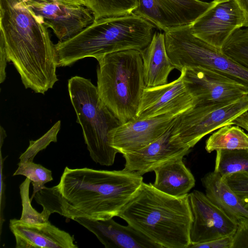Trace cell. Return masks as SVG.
<instances>
[{"instance_id": "6da1fadb", "label": "cell", "mask_w": 248, "mask_h": 248, "mask_svg": "<svg viewBox=\"0 0 248 248\" xmlns=\"http://www.w3.org/2000/svg\"><path fill=\"white\" fill-rule=\"evenodd\" d=\"M143 182L142 175L119 170L66 167L59 184L44 186L34 198L43 209L73 220L118 217Z\"/></svg>"}, {"instance_id": "7a4b0ae2", "label": "cell", "mask_w": 248, "mask_h": 248, "mask_svg": "<svg viewBox=\"0 0 248 248\" xmlns=\"http://www.w3.org/2000/svg\"><path fill=\"white\" fill-rule=\"evenodd\" d=\"M0 39L26 89L44 94L58 80L55 45L25 0H0Z\"/></svg>"}, {"instance_id": "3957f363", "label": "cell", "mask_w": 248, "mask_h": 248, "mask_svg": "<svg viewBox=\"0 0 248 248\" xmlns=\"http://www.w3.org/2000/svg\"><path fill=\"white\" fill-rule=\"evenodd\" d=\"M188 195L171 196L143 182L118 217L161 248H188L193 217Z\"/></svg>"}, {"instance_id": "277c9868", "label": "cell", "mask_w": 248, "mask_h": 248, "mask_svg": "<svg viewBox=\"0 0 248 248\" xmlns=\"http://www.w3.org/2000/svg\"><path fill=\"white\" fill-rule=\"evenodd\" d=\"M155 27L133 13L96 19L72 38L55 44L58 66H69L87 57L128 49L141 51L150 43Z\"/></svg>"}, {"instance_id": "5b68a950", "label": "cell", "mask_w": 248, "mask_h": 248, "mask_svg": "<svg viewBox=\"0 0 248 248\" xmlns=\"http://www.w3.org/2000/svg\"><path fill=\"white\" fill-rule=\"evenodd\" d=\"M97 60L100 99L121 124L134 119L145 88L140 51L125 50Z\"/></svg>"}, {"instance_id": "8992f818", "label": "cell", "mask_w": 248, "mask_h": 248, "mask_svg": "<svg viewBox=\"0 0 248 248\" xmlns=\"http://www.w3.org/2000/svg\"><path fill=\"white\" fill-rule=\"evenodd\" d=\"M68 91L91 158L101 165L111 166L118 152L110 145L109 134L121 124L103 103L90 80L73 77L68 80Z\"/></svg>"}, {"instance_id": "52a82bcc", "label": "cell", "mask_w": 248, "mask_h": 248, "mask_svg": "<svg viewBox=\"0 0 248 248\" xmlns=\"http://www.w3.org/2000/svg\"><path fill=\"white\" fill-rule=\"evenodd\" d=\"M189 25L164 32L167 52L175 69L180 71L184 68L213 70L248 89V69L194 36Z\"/></svg>"}, {"instance_id": "ba28073f", "label": "cell", "mask_w": 248, "mask_h": 248, "mask_svg": "<svg viewBox=\"0 0 248 248\" xmlns=\"http://www.w3.org/2000/svg\"><path fill=\"white\" fill-rule=\"evenodd\" d=\"M248 109V95L229 102L196 105L177 116L170 141L190 149L202 138L231 123Z\"/></svg>"}, {"instance_id": "9c48e42d", "label": "cell", "mask_w": 248, "mask_h": 248, "mask_svg": "<svg viewBox=\"0 0 248 248\" xmlns=\"http://www.w3.org/2000/svg\"><path fill=\"white\" fill-rule=\"evenodd\" d=\"M213 1L189 29L194 36L221 50L232 34L243 28L244 16L235 0Z\"/></svg>"}, {"instance_id": "30bf717a", "label": "cell", "mask_w": 248, "mask_h": 248, "mask_svg": "<svg viewBox=\"0 0 248 248\" xmlns=\"http://www.w3.org/2000/svg\"><path fill=\"white\" fill-rule=\"evenodd\" d=\"M180 72L196 105L232 102L248 95L244 85L216 71L184 68Z\"/></svg>"}, {"instance_id": "8fae6325", "label": "cell", "mask_w": 248, "mask_h": 248, "mask_svg": "<svg viewBox=\"0 0 248 248\" xmlns=\"http://www.w3.org/2000/svg\"><path fill=\"white\" fill-rule=\"evenodd\" d=\"M133 13L146 19L159 31L189 25L213 4L202 0H138Z\"/></svg>"}, {"instance_id": "7c38bea8", "label": "cell", "mask_w": 248, "mask_h": 248, "mask_svg": "<svg viewBox=\"0 0 248 248\" xmlns=\"http://www.w3.org/2000/svg\"><path fill=\"white\" fill-rule=\"evenodd\" d=\"M27 5L52 29L59 42L66 41L92 24V12L81 4L57 1L25 0Z\"/></svg>"}, {"instance_id": "4fadbf2b", "label": "cell", "mask_w": 248, "mask_h": 248, "mask_svg": "<svg viewBox=\"0 0 248 248\" xmlns=\"http://www.w3.org/2000/svg\"><path fill=\"white\" fill-rule=\"evenodd\" d=\"M188 195L193 217L190 230V244L234 234L237 224L205 194L194 190Z\"/></svg>"}, {"instance_id": "5bb4252c", "label": "cell", "mask_w": 248, "mask_h": 248, "mask_svg": "<svg viewBox=\"0 0 248 248\" xmlns=\"http://www.w3.org/2000/svg\"><path fill=\"white\" fill-rule=\"evenodd\" d=\"M196 105L182 76L166 84L145 87L135 119H145L167 114L179 115Z\"/></svg>"}, {"instance_id": "9a60e30c", "label": "cell", "mask_w": 248, "mask_h": 248, "mask_svg": "<svg viewBox=\"0 0 248 248\" xmlns=\"http://www.w3.org/2000/svg\"><path fill=\"white\" fill-rule=\"evenodd\" d=\"M178 115L167 114L145 119H133L121 124L109 134L110 146L123 155L136 151L160 137Z\"/></svg>"}, {"instance_id": "2e32d148", "label": "cell", "mask_w": 248, "mask_h": 248, "mask_svg": "<svg viewBox=\"0 0 248 248\" xmlns=\"http://www.w3.org/2000/svg\"><path fill=\"white\" fill-rule=\"evenodd\" d=\"M9 228L16 248H77L75 239L48 221L29 224L16 218L10 220Z\"/></svg>"}, {"instance_id": "e0dca14e", "label": "cell", "mask_w": 248, "mask_h": 248, "mask_svg": "<svg viewBox=\"0 0 248 248\" xmlns=\"http://www.w3.org/2000/svg\"><path fill=\"white\" fill-rule=\"evenodd\" d=\"M73 220L93 233L106 248H161L130 225H122L112 218L93 220L78 217Z\"/></svg>"}, {"instance_id": "ac0fdd59", "label": "cell", "mask_w": 248, "mask_h": 248, "mask_svg": "<svg viewBox=\"0 0 248 248\" xmlns=\"http://www.w3.org/2000/svg\"><path fill=\"white\" fill-rule=\"evenodd\" d=\"M173 124L153 142L136 151L123 155L125 159L124 169L142 175L168 160L187 155L190 149L178 147L170 141Z\"/></svg>"}, {"instance_id": "d6986e66", "label": "cell", "mask_w": 248, "mask_h": 248, "mask_svg": "<svg viewBox=\"0 0 248 248\" xmlns=\"http://www.w3.org/2000/svg\"><path fill=\"white\" fill-rule=\"evenodd\" d=\"M140 51L145 87L168 83V77L175 67L167 52L164 32L155 31L150 43Z\"/></svg>"}, {"instance_id": "ffe728a7", "label": "cell", "mask_w": 248, "mask_h": 248, "mask_svg": "<svg viewBox=\"0 0 248 248\" xmlns=\"http://www.w3.org/2000/svg\"><path fill=\"white\" fill-rule=\"evenodd\" d=\"M184 157L168 160L155 168L153 186L169 195L181 197L188 194L195 186V179L183 161Z\"/></svg>"}, {"instance_id": "44dd1931", "label": "cell", "mask_w": 248, "mask_h": 248, "mask_svg": "<svg viewBox=\"0 0 248 248\" xmlns=\"http://www.w3.org/2000/svg\"><path fill=\"white\" fill-rule=\"evenodd\" d=\"M201 181L207 198L237 225L248 219V211L219 174L209 172Z\"/></svg>"}, {"instance_id": "7402d4cb", "label": "cell", "mask_w": 248, "mask_h": 248, "mask_svg": "<svg viewBox=\"0 0 248 248\" xmlns=\"http://www.w3.org/2000/svg\"><path fill=\"white\" fill-rule=\"evenodd\" d=\"M248 149V134L240 127L227 124L213 133L206 140L208 153L218 150Z\"/></svg>"}, {"instance_id": "603a6c76", "label": "cell", "mask_w": 248, "mask_h": 248, "mask_svg": "<svg viewBox=\"0 0 248 248\" xmlns=\"http://www.w3.org/2000/svg\"><path fill=\"white\" fill-rule=\"evenodd\" d=\"M248 170V149L216 151L214 171L222 177Z\"/></svg>"}, {"instance_id": "cb8c5ba5", "label": "cell", "mask_w": 248, "mask_h": 248, "mask_svg": "<svg viewBox=\"0 0 248 248\" xmlns=\"http://www.w3.org/2000/svg\"><path fill=\"white\" fill-rule=\"evenodd\" d=\"M83 3L92 12L95 20L131 14L138 4V0H83Z\"/></svg>"}, {"instance_id": "d4e9b609", "label": "cell", "mask_w": 248, "mask_h": 248, "mask_svg": "<svg viewBox=\"0 0 248 248\" xmlns=\"http://www.w3.org/2000/svg\"><path fill=\"white\" fill-rule=\"evenodd\" d=\"M221 51L248 69V28H242L235 31Z\"/></svg>"}, {"instance_id": "484cf974", "label": "cell", "mask_w": 248, "mask_h": 248, "mask_svg": "<svg viewBox=\"0 0 248 248\" xmlns=\"http://www.w3.org/2000/svg\"><path fill=\"white\" fill-rule=\"evenodd\" d=\"M17 165L18 168L13 176L21 175L30 179L33 186L31 201L35 193L41 190L46 183L53 180L51 171L39 164L27 161L19 162Z\"/></svg>"}, {"instance_id": "4316f807", "label": "cell", "mask_w": 248, "mask_h": 248, "mask_svg": "<svg viewBox=\"0 0 248 248\" xmlns=\"http://www.w3.org/2000/svg\"><path fill=\"white\" fill-rule=\"evenodd\" d=\"M31 181L28 178L19 186V192L22 206L20 220L29 224H39L48 222L51 214L49 211L43 209L41 213L38 212L31 204L29 197V188Z\"/></svg>"}, {"instance_id": "83f0119b", "label": "cell", "mask_w": 248, "mask_h": 248, "mask_svg": "<svg viewBox=\"0 0 248 248\" xmlns=\"http://www.w3.org/2000/svg\"><path fill=\"white\" fill-rule=\"evenodd\" d=\"M61 123L57 121L43 136L35 140H30L28 148L20 156V162L33 161L38 153L45 149L51 142H56L57 135L61 128Z\"/></svg>"}, {"instance_id": "f1b7e54d", "label": "cell", "mask_w": 248, "mask_h": 248, "mask_svg": "<svg viewBox=\"0 0 248 248\" xmlns=\"http://www.w3.org/2000/svg\"><path fill=\"white\" fill-rule=\"evenodd\" d=\"M248 211V170L236 172L222 177Z\"/></svg>"}, {"instance_id": "f546056e", "label": "cell", "mask_w": 248, "mask_h": 248, "mask_svg": "<svg viewBox=\"0 0 248 248\" xmlns=\"http://www.w3.org/2000/svg\"><path fill=\"white\" fill-rule=\"evenodd\" d=\"M232 248H248V219L238 224Z\"/></svg>"}, {"instance_id": "4dcf8cb0", "label": "cell", "mask_w": 248, "mask_h": 248, "mask_svg": "<svg viewBox=\"0 0 248 248\" xmlns=\"http://www.w3.org/2000/svg\"><path fill=\"white\" fill-rule=\"evenodd\" d=\"M233 236L229 235L205 242L191 244L188 248H232Z\"/></svg>"}, {"instance_id": "1f68e13d", "label": "cell", "mask_w": 248, "mask_h": 248, "mask_svg": "<svg viewBox=\"0 0 248 248\" xmlns=\"http://www.w3.org/2000/svg\"><path fill=\"white\" fill-rule=\"evenodd\" d=\"M7 157H2L1 150H0V234L1 235L2 232V225L4 223L5 219L4 218V210L5 205V185L4 183V177L3 172L4 161Z\"/></svg>"}, {"instance_id": "d6a6232c", "label": "cell", "mask_w": 248, "mask_h": 248, "mask_svg": "<svg viewBox=\"0 0 248 248\" xmlns=\"http://www.w3.org/2000/svg\"><path fill=\"white\" fill-rule=\"evenodd\" d=\"M0 83H2L6 78L5 69L8 60L4 43L0 39Z\"/></svg>"}, {"instance_id": "836d02e7", "label": "cell", "mask_w": 248, "mask_h": 248, "mask_svg": "<svg viewBox=\"0 0 248 248\" xmlns=\"http://www.w3.org/2000/svg\"><path fill=\"white\" fill-rule=\"evenodd\" d=\"M230 124L237 125L248 131V109L237 116Z\"/></svg>"}, {"instance_id": "e575fe53", "label": "cell", "mask_w": 248, "mask_h": 248, "mask_svg": "<svg viewBox=\"0 0 248 248\" xmlns=\"http://www.w3.org/2000/svg\"><path fill=\"white\" fill-rule=\"evenodd\" d=\"M244 16L243 28H248V0H235Z\"/></svg>"}, {"instance_id": "d590c367", "label": "cell", "mask_w": 248, "mask_h": 248, "mask_svg": "<svg viewBox=\"0 0 248 248\" xmlns=\"http://www.w3.org/2000/svg\"><path fill=\"white\" fill-rule=\"evenodd\" d=\"M44 0L57 1H59V2L66 3L83 5V2L82 0Z\"/></svg>"}, {"instance_id": "8d00e7d4", "label": "cell", "mask_w": 248, "mask_h": 248, "mask_svg": "<svg viewBox=\"0 0 248 248\" xmlns=\"http://www.w3.org/2000/svg\"><path fill=\"white\" fill-rule=\"evenodd\" d=\"M0 149H1L2 144L4 142V140L5 138L6 137V134L5 130L4 129L0 126Z\"/></svg>"}, {"instance_id": "74e56055", "label": "cell", "mask_w": 248, "mask_h": 248, "mask_svg": "<svg viewBox=\"0 0 248 248\" xmlns=\"http://www.w3.org/2000/svg\"><path fill=\"white\" fill-rule=\"evenodd\" d=\"M82 0V1H83V0ZM83 5H84V3H83Z\"/></svg>"}, {"instance_id": "f35d334b", "label": "cell", "mask_w": 248, "mask_h": 248, "mask_svg": "<svg viewBox=\"0 0 248 248\" xmlns=\"http://www.w3.org/2000/svg\"></svg>"}]
</instances>
